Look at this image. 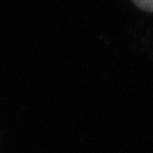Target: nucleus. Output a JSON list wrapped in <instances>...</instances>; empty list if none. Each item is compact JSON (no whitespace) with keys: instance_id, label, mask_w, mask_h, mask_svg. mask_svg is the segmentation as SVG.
<instances>
[{"instance_id":"f257e3e1","label":"nucleus","mask_w":153,"mask_h":153,"mask_svg":"<svg viewBox=\"0 0 153 153\" xmlns=\"http://www.w3.org/2000/svg\"><path fill=\"white\" fill-rule=\"evenodd\" d=\"M133 3L143 10L153 12V0H133Z\"/></svg>"}]
</instances>
